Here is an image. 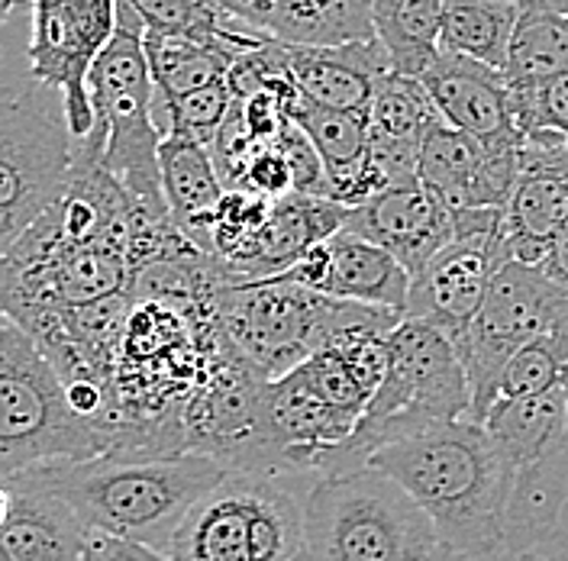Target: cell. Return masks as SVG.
Segmentation results:
<instances>
[{
	"instance_id": "52a82bcc",
	"label": "cell",
	"mask_w": 568,
	"mask_h": 561,
	"mask_svg": "<svg viewBox=\"0 0 568 561\" xmlns=\"http://www.w3.org/2000/svg\"><path fill=\"white\" fill-rule=\"evenodd\" d=\"M91 104L106 126L104 169L155 223H172L162 191L155 123V78L145 55V27L126 0H116V33L91 69Z\"/></svg>"
},
{
	"instance_id": "9c48e42d",
	"label": "cell",
	"mask_w": 568,
	"mask_h": 561,
	"mask_svg": "<svg viewBox=\"0 0 568 561\" xmlns=\"http://www.w3.org/2000/svg\"><path fill=\"white\" fill-rule=\"evenodd\" d=\"M78 142L65 101L42 84L0 110V248L17 246L71 187Z\"/></svg>"
},
{
	"instance_id": "3957f363",
	"label": "cell",
	"mask_w": 568,
	"mask_h": 561,
	"mask_svg": "<svg viewBox=\"0 0 568 561\" xmlns=\"http://www.w3.org/2000/svg\"><path fill=\"white\" fill-rule=\"evenodd\" d=\"M471 420V387L449 336L420 319H400L390 333V368L355 432L320 458V475H346L385 446L446 422Z\"/></svg>"
},
{
	"instance_id": "60d3db41",
	"label": "cell",
	"mask_w": 568,
	"mask_h": 561,
	"mask_svg": "<svg viewBox=\"0 0 568 561\" xmlns=\"http://www.w3.org/2000/svg\"><path fill=\"white\" fill-rule=\"evenodd\" d=\"M562 394H566V400H568V368H566V378H562Z\"/></svg>"
},
{
	"instance_id": "8d00e7d4",
	"label": "cell",
	"mask_w": 568,
	"mask_h": 561,
	"mask_svg": "<svg viewBox=\"0 0 568 561\" xmlns=\"http://www.w3.org/2000/svg\"><path fill=\"white\" fill-rule=\"evenodd\" d=\"M213 3L223 17L236 20V23H246L255 30V10H258V0H207ZM258 33V30H255Z\"/></svg>"
},
{
	"instance_id": "d6a6232c",
	"label": "cell",
	"mask_w": 568,
	"mask_h": 561,
	"mask_svg": "<svg viewBox=\"0 0 568 561\" xmlns=\"http://www.w3.org/2000/svg\"><path fill=\"white\" fill-rule=\"evenodd\" d=\"M514 106L527 142L568 145V69L539 84H514Z\"/></svg>"
},
{
	"instance_id": "cb8c5ba5",
	"label": "cell",
	"mask_w": 568,
	"mask_h": 561,
	"mask_svg": "<svg viewBox=\"0 0 568 561\" xmlns=\"http://www.w3.org/2000/svg\"><path fill=\"white\" fill-rule=\"evenodd\" d=\"M159 169L172 223L194 243V236L207 226L213 211L226 197L213 152L204 142L169 133L159 145Z\"/></svg>"
},
{
	"instance_id": "603a6c76",
	"label": "cell",
	"mask_w": 568,
	"mask_h": 561,
	"mask_svg": "<svg viewBox=\"0 0 568 561\" xmlns=\"http://www.w3.org/2000/svg\"><path fill=\"white\" fill-rule=\"evenodd\" d=\"M481 426L514 478L568 439L566 394L559 387L542 397H500Z\"/></svg>"
},
{
	"instance_id": "74e56055",
	"label": "cell",
	"mask_w": 568,
	"mask_h": 561,
	"mask_svg": "<svg viewBox=\"0 0 568 561\" xmlns=\"http://www.w3.org/2000/svg\"><path fill=\"white\" fill-rule=\"evenodd\" d=\"M297 561H307V555L301 552V559ZM426 561H475V559H468V555H462V552H453V549H443V545H439V549H436V552H433Z\"/></svg>"
},
{
	"instance_id": "7402d4cb",
	"label": "cell",
	"mask_w": 568,
	"mask_h": 561,
	"mask_svg": "<svg viewBox=\"0 0 568 561\" xmlns=\"http://www.w3.org/2000/svg\"><path fill=\"white\" fill-rule=\"evenodd\" d=\"M568 507V439L510 478L507 493V559L532 555L556 536Z\"/></svg>"
},
{
	"instance_id": "5b68a950",
	"label": "cell",
	"mask_w": 568,
	"mask_h": 561,
	"mask_svg": "<svg viewBox=\"0 0 568 561\" xmlns=\"http://www.w3.org/2000/svg\"><path fill=\"white\" fill-rule=\"evenodd\" d=\"M116 452V436L81 420L55 365L10 316L0 319V475L39 465L94 461Z\"/></svg>"
},
{
	"instance_id": "7a4b0ae2",
	"label": "cell",
	"mask_w": 568,
	"mask_h": 561,
	"mask_svg": "<svg viewBox=\"0 0 568 561\" xmlns=\"http://www.w3.org/2000/svg\"><path fill=\"white\" fill-rule=\"evenodd\" d=\"M226 471L230 468L213 456L184 452L169 458L55 461L13 478L69 500L91 532L130 539L169 555L187 513L226 478Z\"/></svg>"
},
{
	"instance_id": "7c38bea8",
	"label": "cell",
	"mask_w": 568,
	"mask_h": 561,
	"mask_svg": "<svg viewBox=\"0 0 568 561\" xmlns=\"http://www.w3.org/2000/svg\"><path fill=\"white\" fill-rule=\"evenodd\" d=\"M504 265V207L456 213V239L414 275L404 316L459 343Z\"/></svg>"
},
{
	"instance_id": "f546056e",
	"label": "cell",
	"mask_w": 568,
	"mask_h": 561,
	"mask_svg": "<svg viewBox=\"0 0 568 561\" xmlns=\"http://www.w3.org/2000/svg\"><path fill=\"white\" fill-rule=\"evenodd\" d=\"M142 20L145 33L191 39V42H246L255 39L252 27L223 17L207 0H126Z\"/></svg>"
},
{
	"instance_id": "1f68e13d",
	"label": "cell",
	"mask_w": 568,
	"mask_h": 561,
	"mask_svg": "<svg viewBox=\"0 0 568 561\" xmlns=\"http://www.w3.org/2000/svg\"><path fill=\"white\" fill-rule=\"evenodd\" d=\"M566 368L568 316L507 361L500 375V397H542L549 390H559Z\"/></svg>"
},
{
	"instance_id": "b9f144b4",
	"label": "cell",
	"mask_w": 568,
	"mask_h": 561,
	"mask_svg": "<svg viewBox=\"0 0 568 561\" xmlns=\"http://www.w3.org/2000/svg\"><path fill=\"white\" fill-rule=\"evenodd\" d=\"M504 3H514V7H524V3H530V0H504Z\"/></svg>"
},
{
	"instance_id": "277c9868",
	"label": "cell",
	"mask_w": 568,
	"mask_h": 561,
	"mask_svg": "<svg viewBox=\"0 0 568 561\" xmlns=\"http://www.w3.org/2000/svg\"><path fill=\"white\" fill-rule=\"evenodd\" d=\"M385 314L394 310L326 297L291 275L223 284L216 294L223 349L258 381H278L326 349L343 329Z\"/></svg>"
},
{
	"instance_id": "44dd1931",
	"label": "cell",
	"mask_w": 568,
	"mask_h": 561,
	"mask_svg": "<svg viewBox=\"0 0 568 561\" xmlns=\"http://www.w3.org/2000/svg\"><path fill=\"white\" fill-rule=\"evenodd\" d=\"M410 272L390 252L362 236L336 233L326 243V280L320 290L326 297L404 316L410 300Z\"/></svg>"
},
{
	"instance_id": "8992f818",
	"label": "cell",
	"mask_w": 568,
	"mask_h": 561,
	"mask_svg": "<svg viewBox=\"0 0 568 561\" xmlns=\"http://www.w3.org/2000/svg\"><path fill=\"white\" fill-rule=\"evenodd\" d=\"M436 549L433 520L388 475L365 465L311 481L304 497L307 561H426Z\"/></svg>"
},
{
	"instance_id": "8fae6325",
	"label": "cell",
	"mask_w": 568,
	"mask_h": 561,
	"mask_svg": "<svg viewBox=\"0 0 568 561\" xmlns=\"http://www.w3.org/2000/svg\"><path fill=\"white\" fill-rule=\"evenodd\" d=\"M113 33L116 0H33L30 78L62 94L74 142L88 140L98 126L88 81Z\"/></svg>"
},
{
	"instance_id": "2e32d148",
	"label": "cell",
	"mask_w": 568,
	"mask_h": 561,
	"mask_svg": "<svg viewBox=\"0 0 568 561\" xmlns=\"http://www.w3.org/2000/svg\"><path fill=\"white\" fill-rule=\"evenodd\" d=\"M424 88L439 120L481 142H527L517 126L514 84L507 71L443 52L424 74Z\"/></svg>"
},
{
	"instance_id": "4316f807",
	"label": "cell",
	"mask_w": 568,
	"mask_h": 561,
	"mask_svg": "<svg viewBox=\"0 0 568 561\" xmlns=\"http://www.w3.org/2000/svg\"><path fill=\"white\" fill-rule=\"evenodd\" d=\"M446 0H372V30L394 74L420 78L443 55Z\"/></svg>"
},
{
	"instance_id": "e575fe53",
	"label": "cell",
	"mask_w": 568,
	"mask_h": 561,
	"mask_svg": "<svg viewBox=\"0 0 568 561\" xmlns=\"http://www.w3.org/2000/svg\"><path fill=\"white\" fill-rule=\"evenodd\" d=\"M84 561H175L165 552H155L149 545L130 542V539H116V536H104V532H91Z\"/></svg>"
},
{
	"instance_id": "83f0119b",
	"label": "cell",
	"mask_w": 568,
	"mask_h": 561,
	"mask_svg": "<svg viewBox=\"0 0 568 561\" xmlns=\"http://www.w3.org/2000/svg\"><path fill=\"white\" fill-rule=\"evenodd\" d=\"M520 7L504 0H446L443 52H456L491 69H507Z\"/></svg>"
},
{
	"instance_id": "4dcf8cb0",
	"label": "cell",
	"mask_w": 568,
	"mask_h": 561,
	"mask_svg": "<svg viewBox=\"0 0 568 561\" xmlns=\"http://www.w3.org/2000/svg\"><path fill=\"white\" fill-rule=\"evenodd\" d=\"M436 120H439V113L426 94L424 81L394 74V71L378 84V94L368 110L372 140L397 142V145H410V149L424 145L426 130Z\"/></svg>"
},
{
	"instance_id": "d6986e66",
	"label": "cell",
	"mask_w": 568,
	"mask_h": 561,
	"mask_svg": "<svg viewBox=\"0 0 568 561\" xmlns=\"http://www.w3.org/2000/svg\"><path fill=\"white\" fill-rule=\"evenodd\" d=\"M91 529L59 493L10 478L3 481L0 561H84Z\"/></svg>"
},
{
	"instance_id": "6da1fadb",
	"label": "cell",
	"mask_w": 568,
	"mask_h": 561,
	"mask_svg": "<svg viewBox=\"0 0 568 561\" xmlns=\"http://www.w3.org/2000/svg\"><path fill=\"white\" fill-rule=\"evenodd\" d=\"M368 468L394 478L424 507L443 549L475 561H510V471L481 422L459 420L426 429L375 452Z\"/></svg>"
},
{
	"instance_id": "d4e9b609",
	"label": "cell",
	"mask_w": 568,
	"mask_h": 561,
	"mask_svg": "<svg viewBox=\"0 0 568 561\" xmlns=\"http://www.w3.org/2000/svg\"><path fill=\"white\" fill-rule=\"evenodd\" d=\"M255 30L284 45H343L372 39V0H258Z\"/></svg>"
},
{
	"instance_id": "ffe728a7",
	"label": "cell",
	"mask_w": 568,
	"mask_h": 561,
	"mask_svg": "<svg viewBox=\"0 0 568 561\" xmlns=\"http://www.w3.org/2000/svg\"><path fill=\"white\" fill-rule=\"evenodd\" d=\"M291 120L314 142L326 169L333 201L343 207H358L382 194V177L372 165V126L368 113H339L311 104L301 94L291 101Z\"/></svg>"
},
{
	"instance_id": "ac0fdd59",
	"label": "cell",
	"mask_w": 568,
	"mask_h": 561,
	"mask_svg": "<svg viewBox=\"0 0 568 561\" xmlns=\"http://www.w3.org/2000/svg\"><path fill=\"white\" fill-rule=\"evenodd\" d=\"M346 220H349V207L326 197H311V194L278 197L252 246L236 262L223 265V272L230 284L278 278L291 272L311 248L323 246L336 233H343Z\"/></svg>"
},
{
	"instance_id": "ab89813d",
	"label": "cell",
	"mask_w": 568,
	"mask_h": 561,
	"mask_svg": "<svg viewBox=\"0 0 568 561\" xmlns=\"http://www.w3.org/2000/svg\"><path fill=\"white\" fill-rule=\"evenodd\" d=\"M514 561H562V559H549V555H539V552H532V555H520V559Z\"/></svg>"
},
{
	"instance_id": "ba28073f",
	"label": "cell",
	"mask_w": 568,
	"mask_h": 561,
	"mask_svg": "<svg viewBox=\"0 0 568 561\" xmlns=\"http://www.w3.org/2000/svg\"><path fill=\"white\" fill-rule=\"evenodd\" d=\"M284 478L226 471L181 523L175 561H297L304 552V497Z\"/></svg>"
},
{
	"instance_id": "484cf974",
	"label": "cell",
	"mask_w": 568,
	"mask_h": 561,
	"mask_svg": "<svg viewBox=\"0 0 568 561\" xmlns=\"http://www.w3.org/2000/svg\"><path fill=\"white\" fill-rule=\"evenodd\" d=\"M272 35H255L246 42H191L169 35L145 33V55L155 78V94L162 101H175L184 94L204 91L216 81H230L233 65L265 45Z\"/></svg>"
},
{
	"instance_id": "4fadbf2b",
	"label": "cell",
	"mask_w": 568,
	"mask_h": 561,
	"mask_svg": "<svg viewBox=\"0 0 568 561\" xmlns=\"http://www.w3.org/2000/svg\"><path fill=\"white\" fill-rule=\"evenodd\" d=\"M527 142H481L436 120L420 145V184L453 213L507 207Z\"/></svg>"
},
{
	"instance_id": "f1b7e54d",
	"label": "cell",
	"mask_w": 568,
	"mask_h": 561,
	"mask_svg": "<svg viewBox=\"0 0 568 561\" xmlns=\"http://www.w3.org/2000/svg\"><path fill=\"white\" fill-rule=\"evenodd\" d=\"M568 69V17L556 13L542 0L520 7V20L514 30L507 78L510 84H539Z\"/></svg>"
},
{
	"instance_id": "e0dca14e",
	"label": "cell",
	"mask_w": 568,
	"mask_h": 561,
	"mask_svg": "<svg viewBox=\"0 0 568 561\" xmlns=\"http://www.w3.org/2000/svg\"><path fill=\"white\" fill-rule=\"evenodd\" d=\"M284 65L304 101L339 113H368L378 84L390 74L375 35L343 45H284Z\"/></svg>"
},
{
	"instance_id": "836d02e7",
	"label": "cell",
	"mask_w": 568,
	"mask_h": 561,
	"mask_svg": "<svg viewBox=\"0 0 568 561\" xmlns=\"http://www.w3.org/2000/svg\"><path fill=\"white\" fill-rule=\"evenodd\" d=\"M301 368L307 371L311 385L317 387L320 397H323L326 404H333L336 410L353 414V417L362 420V414H365L368 404H372V394L358 385V378L349 371V365L343 361L339 351L326 346V349H320L311 361H304Z\"/></svg>"
},
{
	"instance_id": "9a60e30c",
	"label": "cell",
	"mask_w": 568,
	"mask_h": 561,
	"mask_svg": "<svg viewBox=\"0 0 568 561\" xmlns=\"http://www.w3.org/2000/svg\"><path fill=\"white\" fill-rule=\"evenodd\" d=\"M568 220V145L527 142L514 194L504 207L507 262L542 265L552 236Z\"/></svg>"
},
{
	"instance_id": "f35d334b",
	"label": "cell",
	"mask_w": 568,
	"mask_h": 561,
	"mask_svg": "<svg viewBox=\"0 0 568 561\" xmlns=\"http://www.w3.org/2000/svg\"><path fill=\"white\" fill-rule=\"evenodd\" d=\"M542 3H546V7H552L556 13H566L568 17V0H542Z\"/></svg>"
},
{
	"instance_id": "d590c367",
	"label": "cell",
	"mask_w": 568,
	"mask_h": 561,
	"mask_svg": "<svg viewBox=\"0 0 568 561\" xmlns=\"http://www.w3.org/2000/svg\"><path fill=\"white\" fill-rule=\"evenodd\" d=\"M549 278L556 280L559 287H566L568 290V220L566 226L552 236V243H549V252H546V258H542V265H539Z\"/></svg>"
},
{
	"instance_id": "5bb4252c",
	"label": "cell",
	"mask_w": 568,
	"mask_h": 561,
	"mask_svg": "<svg viewBox=\"0 0 568 561\" xmlns=\"http://www.w3.org/2000/svg\"><path fill=\"white\" fill-rule=\"evenodd\" d=\"M343 233L362 236L390 252L414 278L456 239V213L417 181L410 187H390L358 207H349Z\"/></svg>"
},
{
	"instance_id": "30bf717a",
	"label": "cell",
	"mask_w": 568,
	"mask_h": 561,
	"mask_svg": "<svg viewBox=\"0 0 568 561\" xmlns=\"http://www.w3.org/2000/svg\"><path fill=\"white\" fill-rule=\"evenodd\" d=\"M566 316L568 290L539 265L507 262L497 272L481 310L456 343L471 387V422H485L500 400V375L507 361Z\"/></svg>"
}]
</instances>
